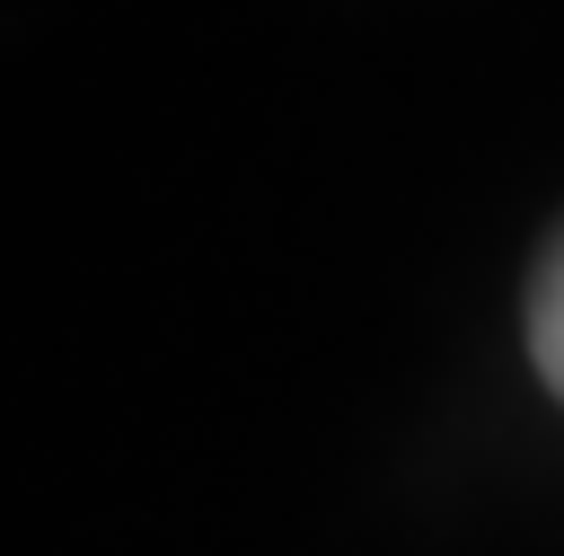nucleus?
<instances>
[{
  "instance_id": "nucleus-1",
  "label": "nucleus",
  "mask_w": 564,
  "mask_h": 556,
  "mask_svg": "<svg viewBox=\"0 0 564 556\" xmlns=\"http://www.w3.org/2000/svg\"><path fill=\"white\" fill-rule=\"evenodd\" d=\"M529 362H538V379L564 406V229L546 238V256L529 274Z\"/></svg>"
}]
</instances>
